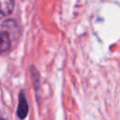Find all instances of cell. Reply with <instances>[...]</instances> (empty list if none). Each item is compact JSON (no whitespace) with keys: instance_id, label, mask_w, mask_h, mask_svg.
I'll list each match as a JSON object with an SVG mask.
<instances>
[{"instance_id":"6da1fadb","label":"cell","mask_w":120,"mask_h":120,"mask_svg":"<svg viewBox=\"0 0 120 120\" xmlns=\"http://www.w3.org/2000/svg\"><path fill=\"white\" fill-rule=\"evenodd\" d=\"M27 113H28V103H27L24 92L21 91L19 95V105L17 109V115L19 118L23 119L26 117Z\"/></svg>"},{"instance_id":"7a4b0ae2","label":"cell","mask_w":120,"mask_h":120,"mask_svg":"<svg viewBox=\"0 0 120 120\" xmlns=\"http://www.w3.org/2000/svg\"><path fill=\"white\" fill-rule=\"evenodd\" d=\"M0 2L2 16H7L10 14L14 8V0H0Z\"/></svg>"}]
</instances>
